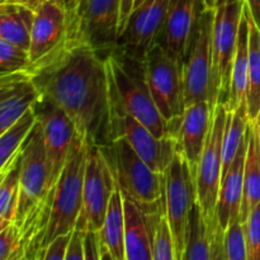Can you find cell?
Masks as SVG:
<instances>
[{
	"label": "cell",
	"mask_w": 260,
	"mask_h": 260,
	"mask_svg": "<svg viewBox=\"0 0 260 260\" xmlns=\"http://www.w3.org/2000/svg\"><path fill=\"white\" fill-rule=\"evenodd\" d=\"M245 3L250 10L254 22L260 29V0H245Z\"/></svg>",
	"instance_id": "f35d334b"
},
{
	"label": "cell",
	"mask_w": 260,
	"mask_h": 260,
	"mask_svg": "<svg viewBox=\"0 0 260 260\" xmlns=\"http://www.w3.org/2000/svg\"><path fill=\"white\" fill-rule=\"evenodd\" d=\"M71 234H63L53 239L43 251L42 260H66V253H68L69 243H70Z\"/></svg>",
	"instance_id": "e575fe53"
},
{
	"label": "cell",
	"mask_w": 260,
	"mask_h": 260,
	"mask_svg": "<svg viewBox=\"0 0 260 260\" xmlns=\"http://www.w3.org/2000/svg\"><path fill=\"white\" fill-rule=\"evenodd\" d=\"M225 256L226 260H248L245 231L240 217L233 221L225 231Z\"/></svg>",
	"instance_id": "1f68e13d"
},
{
	"label": "cell",
	"mask_w": 260,
	"mask_h": 260,
	"mask_svg": "<svg viewBox=\"0 0 260 260\" xmlns=\"http://www.w3.org/2000/svg\"><path fill=\"white\" fill-rule=\"evenodd\" d=\"M123 193V192H122ZM126 260H152L154 215L147 213L123 193Z\"/></svg>",
	"instance_id": "ffe728a7"
},
{
	"label": "cell",
	"mask_w": 260,
	"mask_h": 260,
	"mask_svg": "<svg viewBox=\"0 0 260 260\" xmlns=\"http://www.w3.org/2000/svg\"><path fill=\"white\" fill-rule=\"evenodd\" d=\"M202 2H203V5H205L206 8H212V9H213L212 0H202Z\"/></svg>",
	"instance_id": "7bdbcfd3"
},
{
	"label": "cell",
	"mask_w": 260,
	"mask_h": 260,
	"mask_svg": "<svg viewBox=\"0 0 260 260\" xmlns=\"http://www.w3.org/2000/svg\"><path fill=\"white\" fill-rule=\"evenodd\" d=\"M164 178L165 212L174 236L177 260H183L188 217L198 197L196 173L179 147L173 161L164 172Z\"/></svg>",
	"instance_id": "9c48e42d"
},
{
	"label": "cell",
	"mask_w": 260,
	"mask_h": 260,
	"mask_svg": "<svg viewBox=\"0 0 260 260\" xmlns=\"http://www.w3.org/2000/svg\"><path fill=\"white\" fill-rule=\"evenodd\" d=\"M249 124H250V118H249L248 103L245 99L239 104L235 111H228V123H226L222 145V179L235 160Z\"/></svg>",
	"instance_id": "4316f807"
},
{
	"label": "cell",
	"mask_w": 260,
	"mask_h": 260,
	"mask_svg": "<svg viewBox=\"0 0 260 260\" xmlns=\"http://www.w3.org/2000/svg\"><path fill=\"white\" fill-rule=\"evenodd\" d=\"M23 164V147L2 177L0 185V230L15 222L20 194V174Z\"/></svg>",
	"instance_id": "d4e9b609"
},
{
	"label": "cell",
	"mask_w": 260,
	"mask_h": 260,
	"mask_svg": "<svg viewBox=\"0 0 260 260\" xmlns=\"http://www.w3.org/2000/svg\"><path fill=\"white\" fill-rule=\"evenodd\" d=\"M144 62L152 98L178 137L185 112L183 63L168 53L159 43L146 53Z\"/></svg>",
	"instance_id": "8992f818"
},
{
	"label": "cell",
	"mask_w": 260,
	"mask_h": 260,
	"mask_svg": "<svg viewBox=\"0 0 260 260\" xmlns=\"http://www.w3.org/2000/svg\"><path fill=\"white\" fill-rule=\"evenodd\" d=\"M119 18L121 0H80L68 12L65 42L88 46L108 56L118 45Z\"/></svg>",
	"instance_id": "5b68a950"
},
{
	"label": "cell",
	"mask_w": 260,
	"mask_h": 260,
	"mask_svg": "<svg viewBox=\"0 0 260 260\" xmlns=\"http://www.w3.org/2000/svg\"><path fill=\"white\" fill-rule=\"evenodd\" d=\"M86 149L88 142L80 134H76L62 173L53 187L50 221L41 246L40 259H42L46 246L53 239L75 229L83 207Z\"/></svg>",
	"instance_id": "277c9868"
},
{
	"label": "cell",
	"mask_w": 260,
	"mask_h": 260,
	"mask_svg": "<svg viewBox=\"0 0 260 260\" xmlns=\"http://www.w3.org/2000/svg\"><path fill=\"white\" fill-rule=\"evenodd\" d=\"M111 79V78H109ZM112 129L113 140L124 137L139 156L157 173H164L174 159L179 140L174 136L157 137L139 119L126 112L112 89Z\"/></svg>",
	"instance_id": "8fae6325"
},
{
	"label": "cell",
	"mask_w": 260,
	"mask_h": 260,
	"mask_svg": "<svg viewBox=\"0 0 260 260\" xmlns=\"http://www.w3.org/2000/svg\"><path fill=\"white\" fill-rule=\"evenodd\" d=\"M152 260H177L174 236H173L165 208L154 215Z\"/></svg>",
	"instance_id": "f546056e"
},
{
	"label": "cell",
	"mask_w": 260,
	"mask_h": 260,
	"mask_svg": "<svg viewBox=\"0 0 260 260\" xmlns=\"http://www.w3.org/2000/svg\"><path fill=\"white\" fill-rule=\"evenodd\" d=\"M245 0L215 9L212 41V91L217 104L228 108L231 95L233 66Z\"/></svg>",
	"instance_id": "52a82bcc"
},
{
	"label": "cell",
	"mask_w": 260,
	"mask_h": 260,
	"mask_svg": "<svg viewBox=\"0 0 260 260\" xmlns=\"http://www.w3.org/2000/svg\"><path fill=\"white\" fill-rule=\"evenodd\" d=\"M102 150L124 194L147 213L164 210V173L152 170L124 137H117Z\"/></svg>",
	"instance_id": "3957f363"
},
{
	"label": "cell",
	"mask_w": 260,
	"mask_h": 260,
	"mask_svg": "<svg viewBox=\"0 0 260 260\" xmlns=\"http://www.w3.org/2000/svg\"><path fill=\"white\" fill-rule=\"evenodd\" d=\"M248 145L249 127L245 137H244L243 144H241L240 149L236 154L235 160L231 164L228 174L225 175V178L221 182L217 207H216V220L218 221L220 226L225 231L233 221L240 217L244 190V170H245Z\"/></svg>",
	"instance_id": "d6986e66"
},
{
	"label": "cell",
	"mask_w": 260,
	"mask_h": 260,
	"mask_svg": "<svg viewBox=\"0 0 260 260\" xmlns=\"http://www.w3.org/2000/svg\"><path fill=\"white\" fill-rule=\"evenodd\" d=\"M260 202V136L259 121L249 126L248 154L244 170V190L240 218L245 221L250 211Z\"/></svg>",
	"instance_id": "44dd1931"
},
{
	"label": "cell",
	"mask_w": 260,
	"mask_h": 260,
	"mask_svg": "<svg viewBox=\"0 0 260 260\" xmlns=\"http://www.w3.org/2000/svg\"><path fill=\"white\" fill-rule=\"evenodd\" d=\"M213 111L215 109L211 107V104L203 101L185 107V112L183 114L178 136L179 150L196 174L203 150L207 144Z\"/></svg>",
	"instance_id": "ac0fdd59"
},
{
	"label": "cell",
	"mask_w": 260,
	"mask_h": 260,
	"mask_svg": "<svg viewBox=\"0 0 260 260\" xmlns=\"http://www.w3.org/2000/svg\"><path fill=\"white\" fill-rule=\"evenodd\" d=\"M2 2H10V3H18V4H23L28 8H32L33 10L37 9L45 0H2Z\"/></svg>",
	"instance_id": "ab89813d"
},
{
	"label": "cell",
	"mask_w": 260,
	"mask_h": 260,
	"mask_svg": "<svg viewBox=\"0 0 260 260\" xmlns=\"http://www.w3.org/2000/svg\"><path fill=\"white\" fill-rule=\"evenodd\" d=\"M68 10L53 0H45L36 9L30 36V65L60 47L68 35Z\"/></svg>",
	"instance_id": "2e32d148"
},
{
	"label": "cell",
	"mask_w": 260,
	"mask_h": 260,
	"mask_svg": "<svg viewBox=\"0 0 260 260\" xmlns=\"http://www.w3.org/2000/svg\"><path fill=\"white\" fill-rule=\"evenodd\" d=\"M51 169L42 124L38 122L23 145L20 194L15 223L20 222L38 203L50 194Z\"/></svg>",
	"instance_id": "7c38bea8"
},
{
	"label": "cell",
	"mask_w": 260,
	"mask_h": 260,
	"mask_svg": "<svg viewBox=\"0 0 260 260\" xmlns=\"http://www.w3.org/2000/svg\"><path fill=\"white\" fill-rule=\"evenodd\" d=\"M27 71L41 95L66 112L88 144L111 145L112 90L107 56L88 46L63 41Z\"/></svg>",
	"instance_id": "6da1fadb"
},
{
	"label": "cell",
	"mask_w": 260,
	"mask_h": 260,
	"mask_svg": "<svg viewBox=\"0 0 260 260\" xmlns=\"http://www.w3.org/2000/svg\"><path fill=\"white\" fill-rule=\"evenodd\" d=\"M259 136H260V119H259Z\"/></svg>",
	"instance_id": "f6af8a7d"
},
{
	"label": "cell",
	"mask_w": 260,
	"mask_h": 260,
	"mask_svg": "<svg viewBox=\"0 0 260 260\" xmlns=\"http://www.w3.org/2000/svg\"><path fill=\"white\" fill-rule=\"evenodd\" d=\"M0 260H24L19 228L15 223L0 230Z\"/></svg>",
	"instance_id": "d6a6232c"
},
{
	"label": "cell",
	"mask_w": 260,
	"mask_h": 260,
	"mask_svg": "<svg viewBox=\"0 0 260 260\" xmlns=\"http://www.w3.org/2000/svg\"><path fill=\"white\" fill-rule=\"evenodd\" d=\"M84 234L85 231L74 229L66 253V260H84Z\"/></svg>",
	"instance_id": "8d00e7d4"
},
{
	"label": "cell",
	"mask_w": 260,
	"mask_h": 260,
	"mask_svg": "<svg viewBox=\"0 0 260 260\" xmlns=\"http://www.w3.org/2000/svg\"><path fill=\"white\" fill-rule=\"evenodd\" d=\"M33 109L42 124L51 169V187L53 188L62 173L78 131L66 112L46 96H41Z\"/></svg>",
	"instance_id": "4fadbf2b"
},
{
	"label": "cell",
	"mask_w": 260,
	"mask_h": 260,
	"mask_svg": "<svg viewBox=\"0 0 260 260\" xmlns=\"http://www.w3.org/2000/svg\"><path fill=\"white\" fill-rule=\"evenodd\" d=\"M202 7V0H172L156 42L183 65L194 40Z\"/></svg>",
	"instance_id": "9a60e30c"
},
{
	"label": "cell",
	"mask_w": 260,
	"mask_h": 260,
	"mask_svg": "<svg viewBox=\"0 0 260 260\" xmlns=\"http://www.w3.org/2000/svg\"><path fill=\"white\" fill-rule=\"evenodd\" d=\"M53 2L61 4L66 10H68V12H70V10H73L74 8L78 5V3L80 2V0H53Z\"/></svg>",
	"instance_id": "60d3db41"
},
{
	"label": "cell",
	"mask_w": 260,
	"mask_h": 260,
	"mask_svg": "<svg viewBox=\"0 0 260 260\" xmlns=\"http://www.w3.org/2000/svg\"><path fill=\"white\" fill-rule=\"evenodd\" d=\"M135 10V0H121V18H119V37L127 27L129 18ZM119 40V38H118Z\"/></svg>",
	"instance_id": "74e56055"
},
{
	"label": "cell",
	"mask_w": 260,
	"mask_h": 260,
	"mask_svg": "<svg viewBox=\"0 0 260 260\" xmlns=\"http://www.w3.org/2000/svg\"><path fill=\"white\" fill-rule=\"evenodd\" d=\"M102 240L99 231L88 230L84 234V260H101Z\"/></svg>",
	"instance_id": "d590c367"
},
{
	"label": "cell",
	"mask_w": 260,
	"mask_h": 260,
	"mask_svg": "<svg viewBox=\"0 0 260 260\" xmlns=\"http://www.w3.org/2000/svg\"><path fill=\"white\" fill-rule=\"evenodd\" d=\"M248 260H260V202L249 213L244 221Z\"/></svg>",
	"instance_id": "836d02e7"
},
{
	"label": "cell",
	"mask_w": 260,
	"mask_h": 260,
	"mask_svg": "<svg viewBox=\"0 0 260 260\" xmlns=\"http://www.w3.org/2000/svg\"><path fill=\"white\" fill-rule=\"evenodd\" d=\"M249 84V22L246 14V4L244 5L243 18L239 28L238 46H236L235 60L233 66V80H231V95L228 111H235L239 104L245 101L248 95Z\"/></svg>",
	"instance_id": "cb8c5ba5"
},
{
	"label": "cell",
	"mask_w": 260,
	"mask_h": 260,
	"mask_svg": "<svg viewBox=\"0 0 260 260\" xmlns=\"http://www.w3.org/2000/svg\"><path fill=\"white\" fill-rule=\"evenodd\" d=\"M107 65L113 93L124 111L139 119L155 136L177 137L152 98L144 60L113 50L107 56Z\"/></svg>",
	"instance_id": "7a4b0ae2"
},
{
	"label": "cell",
	"mask_w": 260,
	"mask_h": 260,
	"mask_svg": "<svg viewBox=\"0 0 260 260\" xmlns=\"http://www.w3.org/2000/svg\"><path fill=\"white\" fill-rule=\"evenodd\" d=\"M37 123L35 109L25 112L14 124L0 134V174L7 170L15 155L22 150L25 140Z\"/></svg>",
	"instance_id": "f1b7e54d"
},
{
	"label": "cell",
	"mask_w": 260,
	"mask_h": 260,
	"mask_svg": "<svg viewBox=\"0 0 260 260\" xmlns=\"http://www.w3.org/2000/svg\"><path fill=\"white\" fill-rule=\"evenodd\" d=\"M246 14L249 22V84L246 103L250 122H255L260 119V29L251 17L248 5Z\"/></svg>",
	"instance_id": "484cf974"
},
{
	"label": "cell",
	"mask_w": 260,
	"mask_h": 260,
	"mask_svg": "<svg viewBox=\"0 0 260 260\" xmlns=\"http://www.w3.org/2000/svg\"><path fill=\"white\" fill-rule=\"evenodd\" d=\"M30 66L29 50L0 38V70L2 75L27 71ZM0 75V76H2Z\"/></svg>",
	"instance_id": "4dcf8cb0"
},
{
	"label": "cell",
	"mask_w": 260,
	"mask_h": 260,
	"mask_svg": "<svg viewBox=\"0 0 260 260\" xmlns=\"http://www.w3.org/2000/svg\"><path fill=\"white\" fill-rule=\"evenodd\" d=\"M183 260H211L207 222L198 201L193 205L188 217Z\"/></svg>",
	"instance_id": "83f0119b"
},
{
	"label": "cell",
	"mask_w": 260,
	"mask_h": 260,
	"mask_svg": "<svg viewBox=\"0 0 260 260\" xmlns=\"http://www.w3.org/2000/svg\"><path fill=\"white\" fill-rule=\"evenodd\" d=\"M172 0H145L134 10L116 50L144 60L156 45Z\"/></svg>",
	"instance_id": "5bb4252c"
},
{
	"label": "cell",
	"mask_w": 260,
	"mask_h": 260,
	"mask_svg": "<svg viewBox=\"0 0 260 260\" xmlns=\"http://www.w3.org/2000/svg\"><path fill=\"white\" fill-rule=\"evenodd\" d=\"M41 96L40 89L28 71L0 76V134L33 108Z\"/></svg>",
	"instance_id": "e0dca14e"
},
{
	"label": "cell",
	"mask_w": 260,
	"mask_h": 260,
	"mask_svg": "<svg viewBox=\"0 0 260 260\" xmlns=\"http://www.w3.org/2000/svg\"><path fill=\"white\" fill-rule=\"evenodd\" d=\"M36 10L23 4L2 2L0 5V38L29 50Z\"/></svg>",
	"instance_id": "7402d4cb"
},
{
	"label": "cell",
	"mask_w": 260,
	"mask_h": 260,
	"mask_svg": "<svg viewBox=\"0 0 260 260\" xmlns=\"http://www.w3.org/2000/svg\"><path fill=\"white\" fill-rule=\"evenodd\" d=\"M116 187V177L102 147L88 144L83 207L75 229L81 231L101 230L108 210L109 201Z\"/></svg>",
	"instance_id": "30bf717a"
},
{
	"label": "cell",
	"mask_w": 260,
	"mask_h": 260,
	"mask_svg": "<svg viewBox=\"0 0 260 260\" xmlns=\"http://www.w3.org/2000/svg\"><path fill=\"white\" fill-rule=\"evenodd\" d=\"M144 2L145 0H135V9H136V8H139Z\"/></svg>",
	"instance_id": "ee69618b"
},
{
	"label": "cell",
	"mask_w": 260,
	"mask_h": 260,
	"mask_svg": "<svg viewBox=\"0 0 260 260\" xmlns=\"http://www.w3.org/2000/svg\"><path fill=\"white\" fill-rule=\"evenodd\" d=\"M102 244L111 253L113 260H126L124 243L123 193L118 183L109 201L108 210L102 229L99 230Z\"/></svg>",
	"instance_id": "603a6c76"
},
{
	"label": "cell",
	"mask_w": 260,
	"mask_h": 260,
	"mask_svg": "<svg viewBox=\"0 0 260 260\" xmlns=\"http://www.w3.org/2000/svg\"><path fill=\"white\" fill-rule=\"evenodd\" d=\"M215 9H201L192 47L183 65L185 107L197 102H208L213 109L216 102L212 91V41Z\"/></svg>",
	"instance_id": "ba28073f"
},
{
	"label": "cell",
	"mask_w": 260,
	"mask_h": 260,
	"mask_svg": "<svg viewBox=\"0 0 260 260\" xmlns=\"http://www.w3.org/2000/svg\"><path fill=\"white\" fill-rule=\"evenodd\" d=\"M234 2H238V0H212V7L213 9H216V8L222 7V5H226V4H230V3H234Z\"/></svg>",
	"instance_id": "b9f144b4"
}]
</instances>
